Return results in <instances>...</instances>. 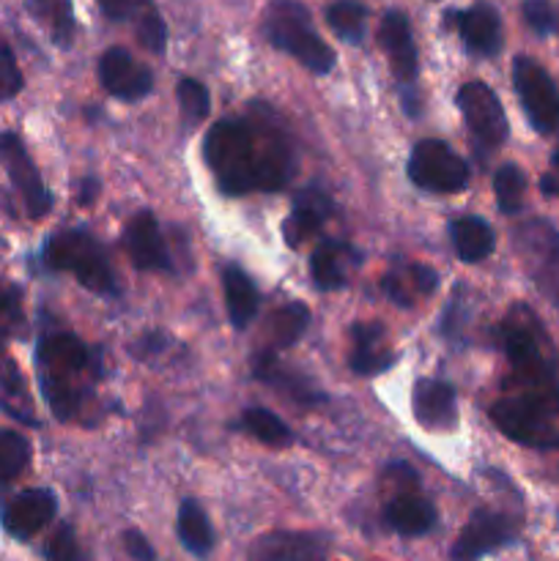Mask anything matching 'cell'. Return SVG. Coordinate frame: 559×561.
<instances>
[{
    "mask_svg": "<svg viewBox=\"0 0 559 561\" xmlns=\"http://www.w3.org/2000/svg\"><path fill=\"white\" fill-rule=\"evenodd\" d=\"M502 345L521 383L518 394H526L546 405L551 414H559L557 356L543 327L526 307H515L502 323Z\"/></svg>",
    "mask_w": 559,
    "mask_h": 561,
    "instance_id": "obj_3",
    "label": "cell"
},
{
    "mask_svg": "<svg viewBox=\"0 0 559 561\" xmlns=\"http://www.w3.org/2000/svg\"><path fill=\"white\" fill-rule=\"evenodd\" d=\"M409 181L425 192L455 195L469 184V164L453 151L444 140H420L409 153Z\"/></svg>",
    "mask_w": 559,
    "mask_h": 561,
    "instance_id": "obj_6",
    "label": "cell"
},
{
    "mask_svg": "<svg viewBox=\"0 0 559 561\" xmlns=\"http://www.w3.org/2000/svg\"><path fill=\"white\" fill-rule=\"evenodd\" d=\"M0 409L16 420L20 425L38 427L36 411H33V398L25 387L20 367L11 356H0Z\"/></svg>",
    "mask_w": 559,
    "mask_h": 561,
    "instance_id": "obj_25",
    "label": "cell"
},
{
    "mask_svg": "<svg viewBox=\"0 0 559 561\" xmlns=\"http://www.w3.org/2000/svg\"><path fill=\"white\" fill-rule=\"evenodd\" d=\"M203 159L223 195L280 192L296 173L288 129L269 104L252 102L244 118H219L203 137Z\"/></svg>",
    "mask_w": 559,
    "mask_h": 561,
    "instance_id": "obj_1",
    "label": "cell"
},
{
    "mask_svg": "<svg viewBox=\"0 0 559 561\" xmlns=\"http://www.w3.org/2000/svg\"><path fill=\"white\" fill-rule=\"evenodd\" d=\"M540 190H543V195L559 197V151L554 153L551 168H548V173L540 179Z\"/></svg>",
    "mask_w": 559,
    "mask_h": 561,
    "instance_id": "obj_46",
    "label": "cell"
},
{
    "mask_svg": "<svg viewBox=\"0 0 559 561\" xmlns=\"http://www.w3.org/2000/svg\"><path fill=\"white\" fill-rule=\"evenodd\" d=\"M449 239H453L455 252L464 263H480L497 247L493 228L480 217H458L449 225Z\"/></svg>",
    "mask_w": 559,
    "mask_h": 561,
    "instance_id": "obj_27",
    "label": "cell"
},
{
    "mask_svg": "<svg viewBox=\"0 0 559 561\" xmlns=\"http://www.w3.org/2000/svg\"><path fill=\"white\" fill-rule=\"evenodd\" d=\"M124 548H126V553H129V557L137 559V561H153V559H157V551H153V548L148 546V540L137 529L126 531V535H124Z\"/></svg>",
    "mask_w": 559,
    "mask_h": 561,
    "instance_id": "obj_45",
    "label": "cell"
},
{
    "mask_svg": "<svg viewBox=\"0 0 559 561\" xmlns=\"http://www.w3.org/2000/svg\"><path fill=\"white\" fill-rule=\"evenodd\" d=\"M132 25H135L137 42H140L148 53H153V55L164 53V47H168V25H164V20H162V14L157 11V5L148 3L146 9H142L140 14L132 20Z\"/></svg>",
    "mask_w": 559,
    "mask_h": 561,
    "instance_id": "obj_37",
    "label": "cell"
},
{
    "mask_svg": "<svg viewBox=\"0 0 559 561\" xmlns=\"http://www.w3.org/2000/svg\"><path fill=\"white\" fill-rule=\"evenodd\" d=\"M263 33L274 49L296 58L312 75L334 69V49L318 36L310 11L299 0H272L263 11Z\"/></svg>",
    "mask_w": 559,
    "mask_h": 561,
    "instance_id": "obj_4",
    "label": "cell"
},
{
    "mask_svg": "<svg viewBox=\"0 0 559 561\" xmlns=\"http://www.w3.org/2000/svg\"><path fill=\"white\" fill-rule=\"evenodd\" d=\"M515 537H518V526H515L513 518L497 513V510H477L458 535V540H455L449 557L458 561L488 557V553L499 551V548L513 546Z\"/></svg>",
    "mask_w": 559,
    "mask_h": 561,
    "instance_id": "obj_12",
    "label": "cell"
},
{
    "mask_svg": "<svg viewBox=\"0 0 559 561\" xmlns=\"http://www.w3.org/2000/svg\"><path fill=\"white\" fill-rule=\"evenodd\" d=\"M557 27H559V22H557Z\"/></svg>",
    "mask_w": 559,
    "mask_h": 561,
    "instance_id": "obj_48",
    "label": "cell"
},
{
    "mask_svg": "<svg viewBox=\"0 0 559 561\" xmlns=\"http://www.w3.org/2000/svg\"><path fill=\"white\" fill-rule=\"evenodd\" d=\"M241 427H244L252 438L266 444V447H288V444L294 442L290 427L285 425L274 411L261 409V405H252V409H247L244 414H241Z\"/></svg>",
    "mask_w": 559,
    "mask_h": 561,
    "instance_id": "obj_32",
    "label": "cell"
},
{
    "mask_svg": "<svg viewBox=\"0 0 559 561\" xmlns=\"http://www.w3.org/2000/svg\"><path fill=\"white\" fill-rule=\"evenodd\" d=\"M310 327V310L301 301H290V305L280 307L272 312L266 323V340L272 351H285L301 337Z\"/></svg>",
    "mask_w": 559,
    "mask_h": 561,
    "instance_id": "obj_31",
    "label": "cell"
},
{
    "mask_svg": "<svg viewBox=\"0 0 559 561\" xmlns=\"http://www.w3.org/2000/svg\"><path fill=\"white\" fill-rule=\"evenodd\" d=\"M351 334L349 367L356 376H378L398 362L387 345V329L381 323H354Z\"/></svg>",
    "mask_w": 559,
    "mask_h": 561,
    "instance_id": "obj_21",
    "label": "cell"
},
{
    "mask_svg": "<svg viewBox=\"0 0 559 561\" xmlns=\"http://www.w3.org/2000/svg\"><path fill=\"white\" fill-rule=\"evenodd\" d=\"M124 247L140 272H173V252L164 244L162 228L148 208H140L124 228Z\"/></svg>",
    "mask_w": 559,
    "mask_h": 561,
    "instance_id": "obj_14",
    "label": "cell"
},
{
    "mask_svg": "<svg viewBox=\"0 0 559 561\" xmlns=\"http://www.w3.org/2000/svg\"><path fill=\"white\" fill-rule=\"evenodd\" d=\"M175 531L179 540L192 557L203 559L212 553L214 548V529L208 524V515L197 499H184L179 507V518H175Z\"/></svg>",
    "mask_w": 559,
    "mask_h": 561,
    "instance_id": "obj_28",
    "label": "cell"
},
{
    "mask_svg": "<svg viewBox=\"0 0 559 561\" xmlns=\"http://www.w3.org/2000/svg\"><path fill=\"white\" fill-rule=\"evenodd\" d=\"M351 250L349 244L334 239H323L316 247L310 257V274L318 290H340L345 288L349 277H345V261H349Z\"/></svg>",
    "mask_w": 559,
    "mask_h": 561,
    "instance_id": "obj_29",
    "label": "cell"
},
{
    "mask_svg": "<svg viewBox=\"0 0 559 561\" xmlns=\"http://www.w3.org/2000/svg\"><path fill=\"white\" fill-rule=\"evenodd\" d=\"M438 513L425 496L420 493H411L409 488L400 493H395V499H389L387 507H384V524L400 537H422L436 526Z\"/></svg>",
    "mask_w": 559,
    "mask_h": 561,
    "instance_id": "obj_23",
    "label": "cell"
},
{
    "mask_svg": "<svg viewBox=\"0 0 559 561\" xmlns=\"http://www.w3.org/2000/svg\"><path fill=\"white\" fill-rule=\"evenodd\" d=\"M31 463V444L22 433L0 431V488L14 482Z\"/></svg>",
    "mask_w": 559,
    "mask_h": 561,
    "instance_id": "obj_35",
    "label": "cell"
},
{
    "mask_svg": "<svg viewBox=\"0 0 559 561\" xmlns=\"http://www.w3.org/2000/svg\"><path fill=\"white\" fill-rule=\"evenodd\" d=\"M102 14L113 22H126L135 20L142 9H146L151 0H96Z\"/></svg>",
    "mask_w": 559,
    "mask_h": 561,
    "instance_id": "obj_44",
    "label": "cell"
},
{
    "mask_svg": "<svg viewBox=\"0 0 559 561\" xmlns=\"http://www.w3.org/2000/svg\"><path fill=\"white\" fill-rule=\"evenodd\" d=\"M329 553L327 537L307 531H277L252 542L250 559L258 561H312Z\"/></svg>",
    "mask_w": 559,
    "mask_h": 561,
    "instance_id": "obj_22",
    "label": "cell"
},
{
    "mask_svg": "<svg viewBox=\"0 0 559 561\" xmlns=\"http://www.w3.org/2000/svg\"><path fill=\"white\" fill-rule=\"evenodd\" d=\"M55 513H58L55 493L47 488H33V491H22L20 496L11 499L0 518H3V529L14 540H31L55 518Z\"/></svg>",
    "mask_w": 559,
    "mask_h": 561,
    "instance_id": "obj_18",
    "label": "cell"
},
{
    "mask_svg": "<svg viewBox=\"0 0 559 561\" xmlns=\"http://www.w3.org/2000/svg\"><path fill=\"white\" fill-rule=\"evenodd\" d=\"M175 96H179L181 118H184V124L192 126V129H195L201 121H206L208 113H212V93H208V88L203 85V82L192 80V77H184V80L179 82Z\"/></svg>",
    "mask_w": 559,
    "mask_h": 561,
    "instance_id": "obj_36",
    "label": "cell"
},
{
    "mask_svg": "<svg viewBox=\"0 0 559 561\" xmlns=\"http://www.w3.org/2000/svg\"><path fill=\"white\" fill-rule=\"evenodd\" d=\"M438 285V274L431 266L422 263H406L403 272L392 268L387 277L381 279V290L395 301L398 307H411L414 299L411 296H431Z\"/></svg>",
    "mask_w": 559,
    "mask_h": 561,
    "instance_id": "obj_26",
    "label": "cell"
},
{
    "mask_svg": "<svg viewBox=\"0 0 559 561\" xmlns=\"http://www.w3.org/2000/svg\"><path fill=\"white\" fill-rule=\"evenodd\" d=\"M99 351L88 348L77 334H44L36 345V376L55 420L71 422L93 394V381L102 378Z\"/></svg>",
    "mask_w": 559,
    "mask_h": 561,
    "instance_id": "obj_2",
    "label": "cell"
},
{
    "mask_svg": "<svg viewBox=\"0 0 559 561\" xmlns=\"http://www.w3.org/2000/svg\"><path fill=\"white\" fill-rule=\"evenodd\" d=\"M223 294H225V310H228L233 329H247L258 316V305H261V294H258L255 283L250 274L236 263H228L223 268Z\"/></svg>",
    "mask_w": 559,
    "mask_h": 561,
    "instance_id": "obj_24",
    "label": "cell"
},
{
    "mask_svg": "<svg viewBox=\"0 0 559 561\" xmlns=\"http://www.w3.org/2000/svg\"><path fill=\"white\" fill-rule=\"evenodd\" d=\"M22 91V71L16 66L14 53L9 44L0 38V102H9Z\"/></svg>",
    "mask_w": 559,
    "mask_h": 561,
    "instance_id": "obj_40",
    "label": "cell"
},
{
    "mask_svg": "<svg viewBox=\"0 0 559 561\" xmlns=\"http://www.w3.org/2000/svg\"><path fill=\"white\" fill-rule=\"evenodd\" d=\"M22 327V305H20V290L11 285L0 283V345L20 332Z\"/></svg>",
    "mask_w": 559,
    "mask_h": 561,
    "instance_id": "obj_39",
    "label": "cell"
},
{
    "mask_svg": "<svg viewBox=\"0 0 559 561\" xmlns=\"http://www.w3.org/2000/svg\"><path fill=\"white\" fill-rule=\"evenodd\" d=\"M44 557L53 559V561H77L82 557L80 548H77V540H75V531H71V526H60V529L55 531L53 540L44 546Z\"/></svg>",
    "mask_w": 559,
    "mask_h": 561,
    "instance_id": "obj_42",
    "label": "cell"
},
{
    "mask_svg": "<svg viewBox=\"0 0 559 561\" xmlns=\"http://www.w3.org/2000/svg\"><path fill=\"white\" fill-rule=\"evenodd\" d=\"M99 82L121 102H140L153 91V75L126 47H110L99 55Z\"/></svg>",
    "mask_w": 559,
    "mask_h": 561,
    "instance_id": "obj_13",
    "label": "cell"
},
{
    "mask_svg": "<svg viewBox=\"0 0 559 561\" xmlns=\"http://www.w3.org/2000/svg\"><path fill=\"white\" fill-rule=\"evenodd\" d=\"M513 85L526 118L540 135L559 131V88L546 69L529 55L513 60Z\"/></svg>",
    "mask_w": 559,
    "mask_h": 561,
    "instance_id": "obj_8",
    "label": "cell"
},
{
    "mask_svg": "<svg viewBox=\"0 0 559 561\" xmlns=\"http://www.w3.org/2000/svg\"><path fill=\"white\" fill-rule=\"evenodd\" d=\"M252 376H255L258 381L269 383L272 389H277L280 394H285L290 403L301 405V409H312V405H321L323 400H327V394L318 392L316 383L307 381L301 373L285 367L283 362H280L277 351L272 348H263L252 356Z\"/></svg>",
    "mask_w": 559,
    "mask_h": 561,
    "instance_id": "obj_17",
    "label": "cell"
},
{
    "mask_svg": "<svg viewBox=\"0 0 559 561\" xmlns=\"http://www.w3.org/2000/svg\"><path fill=\"white\" fill-rule=\"evenodd\" d=\"M378 44H381L384 55H387L395 80L403 88H414L417 75H420V58H417L414 33H411V25L403 11L392 9L381 16Z\"/></svg>",
    "mask_w": 559,
    "mask_h": 561,
    "instance_id": "obj_15",
    "label": "cell"
},
{
    "mask_svg": "<svg viewBox=\"0 0 559 561\" xmlns=\"http://www.w3.org/2000/svg\"><path fill=\"white\" fill-rule=\"evenodd\" d=\"M515 244L524 257L526 272L537 288L559 307V233L548 222L532 219L515 230Z\"/></svg>",
    "mask_w": 559,
    "mask_h": 561,
    "instance_id": "obj_10",
    "label": "cell"
},
{
    "mask_svg": "<svg viewBox=\"0 0 559 561\" xmlns=\"http://www.w3.org/2000/svg\"><path fill=\"white\" fill-rule=\"evenodd\" d=\"M0 164L5 168V175L11 179L14 190L20 192L27 217L42 219L53 208V195H49L22 137L14 131H0Z\"/></svg>",
    "mask_w": 559,
    "mask_h": 561,
    "instance_id": "obj_11",
    "label": "cell"
},
{
    "mask_svg": "<svg viewBox=\"0 0 559 561\" xmlns=\"http://www.w3.org/2000/svg\"><path fill=\"white\" fill-rule=\"evenodd\" d=\"M170 345H173V343H170V337L164 332H146V334H140L135 343H132L129 351H132V356H135V359L148 362V359H153V356L164 354Z\"/></svg>",
    "mask_w": 559,
    "mask_h": 561,
    "instance_id": "obj_43",
    "label": "cell"
},
{
    "mask_svg": "<svg viewBox=\"0 0 559 561\" xmlns=\"http://www.w3.org/2000/svg\"><path fill=\"white\" fill-rule=\"evenodd\" d=\"M455 104H458L466 129L475 137L477 148H482V151H497V148L504 146V140L510 135L507 115H504L499 96L486 82H464L458 88V93H455Z\"/></svg>",
    "mask_w": 559,
    "mask_h": 561,
    "instance_id": "obj_9",
    "label": "cell"
},
{
    "mask_svg": "<svg viewBox=\"0 0 559 561\" xmlns=\"http://www.w3.org/2000/svg\"><path fill=\"white\" fill-rule=\"evenodd\" d=\"M334 211V201L323 186L310 184L294 197L290 203V214L283 222V236L288 247L305 244L310 236H316L323 225L329 222Z\"/></svg>",
    "mask_w": 559,
    "mask_h": 561,
    "instance_id": "obj_19",
    "label": "cell"
},
{
    "mask_svg": "<svg viewBox=\"0 0 559 561\" xmlns=\"http://www.w3.org/2000/svg\"><path fill=\"white\" fill-rule=\"evenodd\" d=\"M411 411L427 433H447L458 427V394L455 387L436 378H420L411 394Z\"/></svg>",
    "mask_w": 559,
    "mask_h": 561,
    "instance_id": "obj_16",
    "label": "cell"
},
{
    "mask_svg": "<svg viewBox=\"0 0 559 561\" xmlns=\"http://www.w3.org/2000/svg\"><path fill=\"white\" fill-rule=\"evenodd\" d=\"M27 11L33 20L47 31L53 44L58 47H71L77 36V20L71 0H27Z\"/></svg>",
    "mask_w": 559,
    "mask_h": 561,
    "instance_id": "obj_30",
    "label": "cell"
},
{
    "mask_svg": "<svg viewBox=\"0 0 559 561\" xmlns=\"http://www.w3.org/2000/svg\"><path fill=\"white\" fill-rule=\"evenodd\" d=\"M327 25L338 33L343 42L360 44L365 38L367 9L360 0H334L327 9Z\"/></svg>",
    "mask_w": 559,
    "mask_h": 561,
    "instance_id": "obj_33",
    "label": "cell"
},
{
    "mask_svg": "<svg viewBox=\"0 0 559 561\" xmlns=\"http://www.w3.org/2000/svg\"><path fill=\"white\" fill-rule=\"evenodd\" d=\"M464 290H466V285H458V288L453 290L447 310H444V316H442V323H438V334L447 340H453V343L455 340L464 337V329H466V323H469Z\"/></svg>",
    "mask_w": 559,
    "mask_h": 561,
    "instance_id": "obj_38",
    "label": "cell"
},
{
    "mask_svg": "<svg viewBox=\"0 0 559 561\" xmlns=\"http://www.w3.org/2000/svg\"><path fill=\"white\" fill-rule=\"evenodd\" d=\"M99 197V181L96 179H82L80 184V203L82 206H91Z\"/></svg>",
    "mask_w": 559,
    "mask_h": 561,
    "instance_id": "obj_47",
    "label": "cell"
},
{
    "mask_svg": "<svg viewBox=\"0 0 559 561\" xmlns=\"http://www.w3.org/2000/svg\"><path fill=\"white\" fill-rule=\"evenodd\" d=\"M521 11H524L526 25H529L537 36H548V33L557 31V14H554L548 0H524Z\"/></svg>",
    "mask_w": 559,
    "mask_h": 561,
    "instance_id": "obj_41",
    "label": "cell"
},
{
    "mask_svg": "<svg viewBox=\"0 0 559 561\" xmlns=\"http://www.w3.org/2000/svg\"><path fill=\"white\" fill-rule=\"evenodd\" d=\"M493 195H497L499 211L513 217L524 208V195H526V175L518 164L507 162L497 170L493 175Z\"/></svg>",
    "mask_w": 559,
    "mask_h": 561,
    "instance_id": "obj_34",
    "label": "cell"
},
{
    "mask_svg": "<svg viewBox=\"0 0 559 561\" xmlns=\"http://www.w3.org/2000/svg\"><path fill=\"white\" fill-rule=\"evenodd\" d=\"M551 411L526 394H513L491 405V420L515 444L535 449H557L559 433L551 427Z\"/></svg>",
    "mask_w": 559,
    "mask_h": 561,
    "instance_id": "obj_7",
    "label": "cell"
},
{
    "mask_svg": "<svg viewBox=\"0 0 559 561\" xmlns=\"http://www.w3.org/2000/svg\"><path fill=\"white\" fill-rule=\"evenodd\" d=\"M455 20L466 49L482 58H491L502 49V16L491 3H475L464 11H447Z\"/></svg>",
    "mask_w": 559,
    "mask_h": 561,
    "instance_id": "obj_20",
    "label": "cell"
},
{
    "mask_svg": "<svg viewBox=\"0 0 559 561\" xmlns=\"http://www.w3.org/2000/svg\"><path fill=\"white\" fill-rule=\"evenodd\" d=\"M42 261L49 272L75 274L77 283L99 296L118 294L107 250L82 228H66L49 236L42 247Z\"/></svg>",
    "mask_w": 559,
    "mask_h": 561,
    "instance_id": "obj_5",
    "label": "cell"
}]
</instances>
